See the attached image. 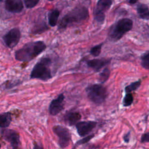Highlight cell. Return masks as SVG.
Masks as SVG:
<instances>
[{"mask_svg":"<svg viewBox=\"0 0 149 149\" xmlns=\"http://www.w3.org/2000/svg\"><path fill=\"white\" fill-rule=\"evenodd\" d=\"M97 123L95 121H81L77 122L75 125L79 135L80 137H84L95 127Z\"/></svg>","mask_w":149,"mask_h":149,"instance_id":"obj_11","label":"cell"},{"mask_svg":"<svg viewBox=\"0 0 149 149\" xmlns=\"http://www.w3.org/2000/svg\"><path fill=\"white\" fill-rule=\"evenodd\" d=\"M75 148H76V147H74V148H72V149H75Z\"/></svg>","mask_w":149,"mask_h":149,"instance_id":"obj_30","label":"cell"},{"mask_svg":"<svg viewBox=\"0 0 149 149\" xmlns=\"http://www.w3.org/2000/svg\"><path fill=\"white\" fill-rule=\"evenodd\" d=\"M0 149H1V144H0Z\"/></svg>","mask_w":149,"mask_h":149,"instance_id":"obj_31","label":"cell"},{"mask_svg":"<svg viewBox=\"0 0 149 149\" xmlns=\"http://www.w3.org/2000/svg\"><path fill=\"white\" fill-rule=\"evenodd\" d=\"M81 117V116L79 112L70 111L65 114L63 119L66 124L69 126H73L79 122Z\"/></svg>","mask_w":149,"mask_h":149,"instance_id":"obj_14","label":"cell"},{"mask_svg":"<svg viewBox=\"0 0 149 149\" xmlns=\"http://www.w3.org/2000/svg\"><path fill=\"white\" fill-rule=\"evenodd\" d=\"M112 4V0H98L94 10L95 19L100 23L105 20V12L107 11Z\"/></svg>","mask_w":149,"mask_h":149,"instance_id":"obj_7","label":"cell"},{"mask_svg":"<svg viewBox=\"0 0 149 149\" xmlns=\"http://www.w3.org/2000/svg\"><path fill=\"white\" fill-rule=\"evenodd\" d=\"M132 27L133 21L131 19L128 18L121 19L111 27L108 34L109 38L113 41H118Z\"/></svg>","mask_w":149,"mask_h":149,"instance_id":"obj_4","label":"cell"},{"mask_svg":"<svg viewBox=\"0 0 149 149\" xmlns=\"http://www.w3.org/2000/svg\"><path fill=\"white\" fill-rule=\"evenodd\" d=\"M87 98L95 104H101L103 103L107 97V91L106 88L100 84H94L88 86L86 88Z\"/></svg>","mask_w":149,"mask_h":149,"instance_id":"obj_5","label":"cell"},{"mask_svg":"<svg viewBox=\"0 0 149 149\" xmlns=\"http://www.w3.org/2000/svg\"><path fill=\"white\" fill-rule=\"evenodd\" d=\"M64 100L63 94H60L56 98L51 101L48 108L50 115L55 116L64 109Z\"/></svg>","mask_w":149,"mask_h":149,"instance_id":"obj_10","label":"cell"},{"mask_svg":"<svg viewBox=\"0 0 149 149\" xmlns=\"http://www.w3.org/2000/svg\"><path fill=\"white\" fill-rule=\"evenodd\" d=\"M140 85H141V81L140 80L136 81L133 83H132L129 85L125 87V90L126 93H129L132 91H135L136 90H137L140 86Z\"/></svg>","mask_w":149,"mask_h":149,"instance_id":"obj_19","label":"cell"},{"mask_svg":"<svg viewBox=\"0 0 149 149\" xmlns=\"http://www.w3.org/2000/svg\"><path fill=\"white\" fill-rule=\"evenodd\" d=\"M46 48L45 44L41 41L30 42L25 44L15 53V59L20 62L31 61Z\"/></svg>","mask_w":149,"mask_h":149,"instance_id":"obj_1","label":"cell"},{"mask_svg":"<svg viewBox=\"0 0 149 149\" xmlns=\"http://www.w3.org/2000/svg\"><path fill=\"white\" fill-rule=\"evenodd\" d=\"M133 101V97L131 93H127L123 100V105L124 107L130 106Z\"/></svg>","mask_w":149,"mask_h":149,"instance_id":"obj_21","label":"cell"},{"mask_svg":"<svg viewBox=\"0 0 149 149\" xmlns=\"http://www.w3.org/2000/svg\"><path fill=\"white\" fill-rule=\"evenodd\" d=\"M33 149H44V148L37 143H34Z\"/></svg>","mask_w":149,"mask_h":149,"instance_id":"obj_28","label":"cell"},{"mask_svg":"<svg viewBox=\"0 0 149 149\" xmlns=\"http://www.w3.org/2000/svg\"><path fill=\"white\" fill-rule=\"evenodd\" d=\"M94 134H91V135L86 136L85 137H83L81 139L78 140L76 142V146H79V145H82V144H86L87 142H88L91 139H92L94 137Z\"/></svg>","mask_w":149,"mask_h":149,"instance_id":"obj_24","label":"cell"},{"mask_svg":"<svg viewBox=\"0 0 149 149\" xmlns=\"http://www.w3.org/2000/svg\"><path fill=\"white\" fill-rule=\"evenodd\" d=\"M102 45V44H100L93 47L90 49V54L94 56H98L101 53Z\"/></svg>","mask_w":149,"mask_h":149,"instance_id":"obj_22","label":"cell"},{"mask_svg":"<svg viewBox=\"0 0 149 149\" xmlns=\"http://www.w3.org/2000/svg\"><path fill=\"white\" fill-rule=\"evenodd\" d=\"M110 75V70L108 68H105L99 74V81L103 83L106 81Z\"/></svg>","mask_w":149,"mask_h":149,"instance_id":"obj_20","label":"cell"},{"mask_svg":"<svg viewBox=\"0 0 149 149\" xmlns=\"http://www.w3.org/2000/svg\"><path fill=\"white\" fill-rule=\"evenodd\" d=\"M2 1V0H0V1Z\"/></svg>","mask_w":149,"mask_h":149,"instance_id":"obj_33","label":"cell"},{"mask_svg":"<svg viewBox=\"0 0 149 149\" xmlns=\"http://www.w3.org/2000/svg\"><path fill=\"white\" fill-rule=\"evenodd\" d=\"M110 61L111 59H94L88 61L87 62V65L89 68L94 69L96 72H98L102 68L109 64Z\"/></svg>","mask_w":149,"mask_h":149,"instance_id":"obj_13","label":"cell"},{"mask_svg":"<svg viewBox=\"0 0 149 149\" xmlns=\"http://www.w3.org/2000/svg\"><path fill=\"white\" fill-rule=\"evenodd\" d=\"M12 120L11 113L9 112H2L0 113V128L8 127Z\"/></svg>","mask_w":149,"mask_h":149,"instance_id":"obj_15","label":"cell"},{"mask_svg":"<svg viewBox=\"0 0 149 149\" xmlns=\"http://www.w3.org/2000/svg\"><path fill=\"white\" fill-rule=\"evenodd\" d=\"M40 0H23L24 3L26 8H32L36 6Z\"/></svg>","mask_w":149,"mask_h":149,"instance_id":"obj_25","label":"cell"},{"mask_svg":"<svg viewBox=\"0 0 149 149\" xmlns=\"http://www.w3.org/2000/svg\"><path fill=\"white\" fill-rule=\"evenodd\" d=\"M130 132H127L126 134H125L123 137V139L124 140V141L125 143H129L130 141Z\"/></svg>","mask_w":149,"mask_h":149,"instance_id":"obj_27","label":"cell"},{"mask_svg":"<svg viewBox=\"0 0 149 149\" xmlns=\"http://www.w3.org/2000/svg\"><path fill=\"white\" fill-rule=\"evenodd\" d=\"M141 143H147L149 142V132L144 133L141 137Z\"/></svg>","mask_w":149,"mask_h":149,"instance_id":"obj_26","label":"cell"},{"mask_svg":"<svg viewBox=\"0 0 149 149\" xmlns=\"http://www.w3.org/2000/svg\"><path fill=\"white\" fill-rule=\"evenodd\" d=\"M51 60L49 58H42L33 68L30 73V79H36L42 81H48L52 78L50 65Z\"/></svg>","mask_w":149,"mask_h":149,"instance_id":"obj_3","label":"cell"},{"mask_svg":"<svg viewBox=\"0 0 149 149\" xmlns=\"http://www.w3.org/2000/svg\"><path fill=\"white\" fill-rule=\"evenodd\" d=\"M54 133L58 137V144L62 148L68 147L71 140V134L66 127L61 125H55L52 127Z\"/></svg>","mask_w":149,"mask_h":149,"instance_id":"obj_6","label":"cell"},{"mask_svg":"<svg viewBox=\"0 0 149 149\" xmlns=\"http://www.w3.org/2000/svg\"><path fill=\"white\" fill-rule=\"evenodd\" d=\"M137 2V0H129V2L130 4H134Z\"/></svg>","mask_w":149,"mask_h":149,"instance_id":"obj_29","label":"cell"},{"mask_svg":"<svg viewBox=\"0 0 149 149\" xmlns=\"http://www.w3.org/2000/svg\"><path fill=\"white\" fill-rule=\"evenodd\" d=\"M21 37L20 30L18 28H13L3 36V40L6 45L10 48H14L19 42Z\"/></svg>","mask_w":149,"mask_h":149,"instance_id":"obj_9","label":"cell"},{"mask_svg":"<svg viewBox=\"0 0 149 149\" xmlns=\"http://www.w3.org/2000/svg\"><path fill=\"white\" fill-rule=\"evenodd\" d=\"M48 29L47 26H46V24L45 23H42L40 24V25H37L34 27V28H33V33H38V32H40V33H41V32H43L44 31H45L47 29Z\"/></svg>","mask_w":149,"mask_h":149,"instance_id":"obj_23","label":"cell"},{"mask_svg":"<svg viewBox=\"0 0 149 149\" xmlns=\"http://www.w3.org/2000/svg\"><path fill=\"white\" fill-rule=\"evenodd\" d=\"M59 16V11L57 9L51 10L48 14V22L50 26H55L57 24Z\"/></svg>","mask_w":149,"mask_h":149,"instance_id":"obj_17","label":"cell"},{"mask_svg":"<svg viewBox=\"0 0 149 149\" xmlns=\"http://www.w3.org/2000/svg\"><path fill=\"white\" fill-rule=\"evenodd\" d=\"M48 1H54V0H48Z\"/></svg>","mask_w":149,"mask_h":149,"instance_id":"obj_32","label":"cell"},{"mask_svg":"<svg viewBox=\"0 0 149 149\" xmlns=\"http://www.w3.org/2000/svg\"><path fill=\"white\" fill-rule=\"evenodd\" d=\"M89 13L87 8L82 5L76 6L60 20L58 25L59 29H65L69 26L80 23L86 20Z\"/></svg>","mask_w":149,"mask_h":149,"instance_id":"obj_2","label":"cell"},{"mask_svg":"<svg viewBox=\"0 0 149 149\" xmlns=\"http://www.w3.org/2000/svg\"><path fill=\"white\" fill-rule=\"evenodd\" d=\"M137 12L141 19L149 20V8L147 5L139 4L137 8Z\"/></svg>","mask_w":149,"mask_h":149,"instance_id":"obj_16","label":"cell"},{"mask_svg":"<svg viewBox=\"0 0 149 149\" xmlns=\"http://www.w3.org/2000/svg\"><path fill=\"white\" fill-rule=\"evenodd\" d=\"M141 65L143 68L149 70V51L141 55Z\"/></svg>","mask_w":149,"mask_h":149,"instance_id":"obj_18","label":"cell"},{"mask_svg":"<svg viewBox=\"0 0 149 149\" xmlns=\"http://www.w3.org/2000/svg\"><path fill=\"white\" fill-rule=\"evenodd\" d=\"M5 8L9 12L20 13L23 9L22 0H6Z\"/></svg>","mask_w":149,"mask_h":149,"instance_id":"obj_12","label":"cell"},{"mask_svg":"<svg viewBox=\"0 0 149 149\" xmlns=\"http://www.w3.org/2000/svg\"><path fill=\"white\" fill-rule=\"evenodd\" d=\"M3 139L9 143L13 149H17L20 145V136L18 132L13 130L3 128L1 130Z\"/></svg>","mask_w":149,"mask_h":149,"instance_id":"obj_8","label":"cell"}]
</instances>
